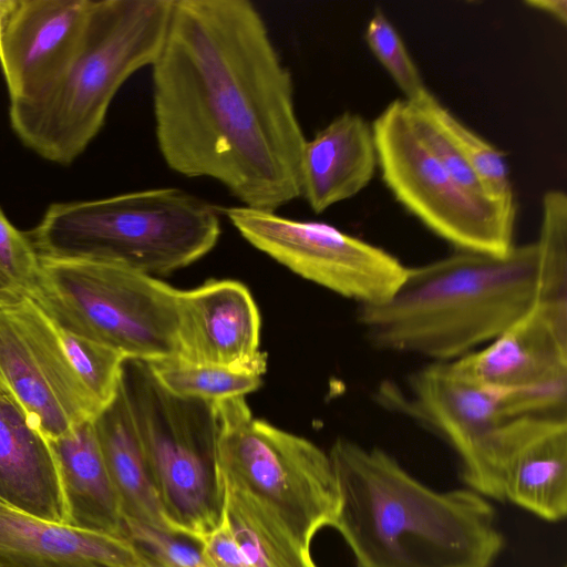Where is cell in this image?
Here are the masks:
<instances>
[{"label":"cell","instance_id":"6da1fadb","mask_svg":"<svg viewBox=\"0 0 567 567\" xmlns=\"http://www.w3.org/2000/svg\"><path fill=\"white\" fill-rule=\"evenodd\" d=\"M155 136L166 165L276 212L301 196L307 142L293 82L248 0H173L151 65Z\"/></svg>","mask_w":567,"mask_h":567},{"label":"cell","instance_id":"7a4b0ae2","mask_svg":"<svg viewBox=\"0 0 567 567\" xmlns=\"http://www.w3.org/2000/svg\"><path fill=\"white\" fill-rule=\"evenodd\" d=\"M339 505L332 526L357 567H489L503 548L495 513L473 489L436 492L378 447L329 451Z\"/></svg>","mask_w":567,"mask_h":567},{"label":"cell","instance_id":"3957f363","mask_svg":"<svg viewBox=\"0 0 567 567\" xmlns=\"http://www.w3.org/2000/svg\"><path fill=\"white\" fill-rule=\"evenodd\" d=\"M544 297L536 241L505 256L457 250L408 267L393 296L360 307L358 321L381 350L444 363L489 343Z\"/></svg>","mask_w":567,"mask_h":567},{"label":"cell","instance_id":"277c9868","mask_svg":"<svg viewBox=\"0 0 567 567\" xmlns=\"http://www.w3.org/2000/svg\"><path fill=\"white\" fill-rule=\"evenodd\" d=\"M173 0H93L71 60L38 95L10 101L19 140L60 165L79 157L102 128L123 83L155 61Z\"/></svg>","mask_w":567,"mask_h":567},{"label":"cell","instance_id":"5b68a950","mask_svg":"<svg viewBox=\"0 0 567 567\" xmlns=\"http://www.w3.org/2000/svg\"><path fill=\"white\" fill-rule=\"evenodd\" d=\"M28 235L41 258L111 262L155 277L208 254L220 220L205 199L162 187L54 203Z\"/></svg>","mask_w":567,"mask_h":567},{"label":"cell","instance_id":"8992f818","mask_svg":"<svg viewBox=\"0 0 567 567\" xmlns=\"http://www.w3.org/2000/svg\"><path fill=\"white\" fill-rule=\"evenodd\" d=\"M120 388L167 529L200 544L224 514L213 403L171 394L138 360H124Z\"/></svg>","mask_w":567,"mask_h":567},{"label":"cell","instance_id":"52a82bcc","mask_svg":"<svg viewBox=\"0 0 567 567\" xmlns=\"http://www.w3.org/2000/svg\"><path fill=\"white\" fill-rule=\"evenodd\" d=\"M179 295L122 265L41 258L32 300L61 330L151 363L179 359Z\"/></svg>","mask_w":567,"mask_h":567},{"label":"cell","instance_id":"ba28073f","mask_svg":"<svg viewBox=\"0 0 567 567\" xmlns=\"http://www.w3.org/2000/svg\"><path fill=\"white\" fill-rule=\"evenodd\" d=\"M224 482L269 507L307 548L332 526L339 492L329 456L311 441L256 419L245 396L213 403Z\"/></svg>","mask_w":567,"mask_h":567},{"label":"cell","instance_id":"9c48e42d","mask_svg":"<svg viewBox=\"0 0 567 567\" xmlns=\"http://www.w3.org/2000/svg\"><path fill=\"white\" fill-rule=\"evenodd\" d=\"M371 126L382 179L406 210L457 250L492 256L512 250L516 203L461 185L415 135L404 100L392 101Z\"/></svg>","mask_w":567,"mask_h":567},{"label":"cell","instance_id":"30bf717a","mask_svg":"<svg viewBox=\"0 0 567 567\" xmlns=\"http://www.w3.org/2000/svg\"><path fill=\"white\" fill-rule=\"evenodd\" d=\"M224 213L255 248L360 307L386 301L405 278L408 267L395 256L329 224L241 205Z\"/></svg>","mask_w":567,"mask_h":567},{"label":"cell","instance_id":"8fae6325","mask_svg":"<svg viewBox=\"0 0 567 567\" xmlns=\"http://www.w3.org/2000/svg\"><path fill=\"white\" fill-rule=\"evenodd\" d=\"M0 381L48 440L100 412L59 328L32 299L0 309Z\"/></svg>","mask_w":567,"mask_h":567},{"label":"cell","instance_id":"7c38bea8","mask_svg":"<svg viewBox=\"0 0 567 567\" xmlns=\"http://www.w3.org/2000/svg\"><path fill=\"white\" fill-rule=\"evenodd\" d=\"M409 395L391 393L440 434L456 452L466 482L476 468L486 437L504 422L529 414L565 412L567 388L494 390L455 372L450 362L433 363L414 373Z\"/></svg>","mask_w":567,"mask_h":567},{"label":"cell","instance_id":"4fadbf2b","mask_svg":"<svg viewBox=\"0 0 567 567\" xmlns=\"http://www.w3.org/2000/svg\"><path fill=\"white\" fill-rule=\"evenodd\" d=\"M482 496L515 505L548 520L567 514L565 412L508 420L486 437L473 481Z\"/></svg>","mask_w":567,"mask_h":567},{"label":"cell","instance_id":"5bb4252c","mask_svg":"<svg viewBox=\"0 0 567 567\" xmlns=\"http://www.w3.org/2000/svg\"><path fill=\"white\" fill-rule=\"evenodd\" d=\"M450 363L488 389L567 388V296L539 299L493 341Z\"/></svg>","mask_w":567,"mask_h":567},{"label":"cell","instance_id":"9a60e30c","mask_svg":"<svg viewBox=\"0 0 567 567\" xmlns=\"http://www.w3.org/2000/svg\"><path fill=\"white\" fill-rule=\"evenodd\" d=\"M179 359L264 374L260 315L248 288L236 280L210 279L181 290Z\"/></svg>","mask_w":567,"mask_h":567},{"label":"cell","instance_id":"2e32d148","mask_svg":"<svg viewBox=\"0 0 567 567\" xmlns=\"http://www.w3.org/2000/svg\"><path fill=\"white\" fill-rule=\"evenodd\" d=\"M93 0H17L0 37V66L9 101L33 97L66 66Z\"/></svg>","mask_w":567,"mask_h":567},{"label":"cell","instance_id":"e0dca14e","mask_svg":"<svg viewBox=\"0 0 567 567\" xmlns=\"http://www.w3.org/2000/svg\"><path fill=\"white\" fill-rule=\"evenodd\" d=\"M0 567H146L124 537L41 519L0 502Z\"/></svg>","mask_w":567,"mask_h":567},{"label":"cell","instance_id":"ac0fdd59","mask_svg":"<svg viewBox=\"0 0 567 567\" xmlns=\"http://www.w3.org/2000/svg\"><path fill=\"white\" fill-rule=\"evenodd\" d=\"M0 502L41 519L68 522L50 442L1 381Z\"/></svg>","mask_w":567,"mask_h":567},{"label":"cell","instance_id":"d6986e66","mask_svg":"<svg viewBox=\"0 0 567 567\" xmlns=\"http://www.w3.org/2000/svg\"><path fill=\"white\" fill-rule=\"evenodd\" d=\"M378 155L371 124L344 112L307 141L301 162V196L320 214L360 193L373 178Z\"/></svg>","mask_w":567,"mask_h":567},{"label":"cell","instance_id":"ffe728a7","mask_svg":"<svg viewBox=\"0 0 567 567\" xmlns=\"http://www.w3.org/2000/svg\"><path fill=\"white\" fill-rule=\"evenodd\" d=\"M68 512L66 525L123 536V514L92 420L49 440ZM125 538V537H124Z\"/></svg>","mask_w":567,"mask_h":567},{"label":"cell","instance_id":"44dd1931","mask_svg":"<svg viewBox=\"0 0 567 567\" xmlns=\"http://www.w3.org/2000/svg\"><path fill=\"white\" fill-rule=\"evenodd\" d=\"M92 425L120 499L123 519L168 530L121 388L92 419Z\"/></svg>","mask_w":567,"mask_h":567},{"label":"cell","instance_id":"7402d4cb","mask_svg":"<svg viewBox=\"0 0 567 567\" xmlns=\"http://www.w3.org/2000/svg\"><path fill=\"white\" fill-rule=\"evenodd\" d=\"M223 485V517L247 567H316L310 549L269 507L227 482Z\"/></svg>","mask_w":567,"mask_h":567},{"label":"cell","instance_id":"603a6c76","mask_svg":"<svg viewBox=\"0 0 567 567\" xmlns=\"http://www.w3.org/2000/svg\"><path fill=\"white\" fill-rule=\"evenodd\" d=\"M155 380L171 394L217 402L246 396L262 383L258 372L198 364L181 359L146 363Z\"/></svg>","mask_w":567,"mask_h":567},{"label":"cell","instance_id":"cb8c5ba5","mask_svg":"<svg viewBox=\"0 0 567 567\" xmlns=\"http://www.w3.org/2000/svg\"><path fill=\"white\" fill-rule=\"evenodd\" d=\"M493 198L515 202L504 154L460 122L432 94L421 100Z\"/></svg>","mask_w":567,"mask_h":567},{"label":"cell","instance_id":"d4e9b609","mask_svg":"<svg viewBox=\"0 0 567 567\" xmlns=\"http://www.w3.org/2000/svg\"><path fill=\"white\" fill-rule=\"evenodd\" d=\"M40 272L41 257L29 235L0 208V309L33 299Z\"/></svg>","mask_w":567,"mask_h":567},{"label":"cell","instance_id":"484cf974","mask_svg":"<svg viewBox=\"0 0 567 567\" xmlns=\"http://www.w3.org/2000/svg\"><path fill=\"white\" fill-rule=\"evenodd\" d=\"M59 330L78 377L101 411L118 392L125 358L106 346Z\"/></svg>","mask_w":567,"mask_h":567},{"label":"cell","instance_id":"4316f807","mask_svg":"<svg viewBox=\"0 0 567 567\" xmlns=\"http://www.w3.org/2000/svg\"><path fill=\"white\" fill-rule=\"evenodd\" d=\"M539 252L544 298L567 296V196L550 189L543 196Z\"/></svg>","mask_w":567,"mask_h":567},{"label":"cell","instance_id":"83f0119b","mask_svg":"<svg viewBox=\"0 0 567 567\" xmlns=\"http://www.w3.org/2000/svg\"><path fill=\"white\" fill-rule=\"evenodd\" d=\"M123 536L146 567H217L199 543L134 519H123Z\"/></svg>","mask_w":567,"mask_h":567},{"label":"cell","instance_id":"f1b7e54d","mask_svg":"<svg viewBox=\"0 0 567 567\" xmlns=\"http://www.w3.org/2000/svg\"><path fill=\"white\" fill-rule=\"evenodd\" d=\"M364 38L371 52L404 94L406 102L415 103L431 94L400 34L382 11L374 12L367 25Z\"/></svg>","mask_w":567,"mask_h":567},{"label":"cell","instance_id":"f546056e","mask_svg":"<svg viewBox=\"0 0 567 567\" xmlns=\"http://www.w3.org/2000/svg\"><path fill=\"white\" fill-rule=\"evenodd\" d=\"M525 4L553 17L563 25L567 23L566 0H528Z\"/></svg>","mask_w":567,"mask_h":567},{"label":"cell","instance_id":"4dcf8cb0","mask_svg":"<svg viewBox=\"0 0 567 567\" xmlns=\"http://www.w3.org/2000/svg\"><path fill=\"white\" fill-rule=\"evenodd\" d=\"M17 0H0V37L16 7Z\"/></svg>","mask_w":567,"mask_h":567}]
</instances>
